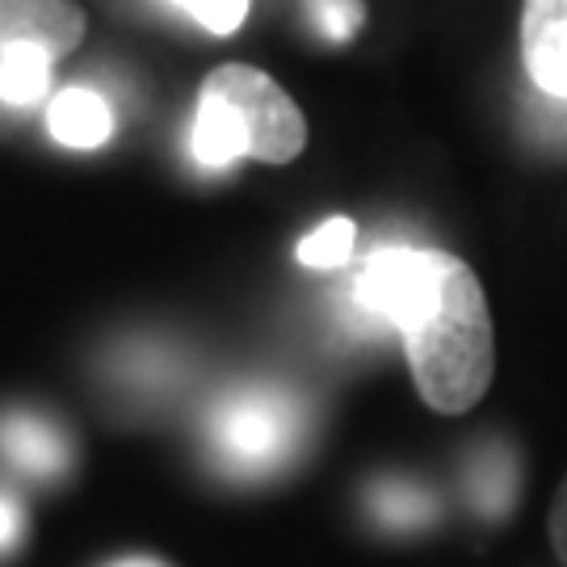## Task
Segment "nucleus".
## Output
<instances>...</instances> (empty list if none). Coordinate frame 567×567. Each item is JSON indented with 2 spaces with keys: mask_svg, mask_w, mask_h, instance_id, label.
I'll return each instance as SVG.
<instances>
[{
  "mask_svg": "<svg viewBox=\"0 0 567 567\" xmlns=\"http://www.w3.org/2000/svg\"><path fill=\"white\" fill-rule=\"evenodd\" d=\"M416 391L433 412L463 416L480 404L496 374V332L475 269L446 252L437 299L400 332Z\"/></svg>",
  "mask_w": 567,
  "mask_h": 567,
  "instance_id": "obj_1",
  "label": "nucleus"
},
{
  "mask_svg": "<svg viewBox=\"0 0 567 567\" xmlns=\"http://www.w3.org/2000/svg\"><path fill=\"white\" fill-rule=\"evenodd\" d=\"M210 454L236 480H269L299 458L307 442V408L286 386H236L206 421Z\"/></svg>",
  "mask_w": 567,
  "mask_h": 567,
  "instance_id": "obj_2",
  "label": "nucleus"
},
{
  "mask_svg": "<svg viewBox=\"0 0 567 567\" xmlns=\"http://www.w3.org/2000/svg\"><path fill=\"white\" fill-rule=\"evenodd\" d=\"M215 105H224L231 122L240 126L244 147L252 161L290 164L307 143V122L295 97L274 76L248 63H224L203 81V93Z\"/></svg>",
  "mask_w": 567,
  "mask_h": 567,
  "instance_id": "obj_3",
  "label": "nucleus"
},
{
  "mask_svg": "<svg viewBox=\"0 0 567 567\" xmlns=\"http://www.w3.org/2000/svg\"><path fill=\"white\" fill-rule=\"evenodd\" d=\"M442 269H446V252H437V248L386 244L362 265V274L353 282V303L362 307L365 316L408 332L437 299Z\"/></svg>",
  "mask_w": 567,
  "mask_h": 567,
  "instance_id": "obj_4",
  "label": "nucleus"
},
{
  "mask_svg": "<svg viewBox=\"0 0 567 567\" xmlns=\"http://www.w3.org/2000/svg\"><path fill=\"white\" fill-rule=\"evenodd\" d=\"M84 39V9L76 0H0V51L39 47L51 60L72 55Z\"/></svg>",
  "mask_w": 567,
  "mask_h": 567,
  "instance_id": "obj_5",
  "label": "nucleus"
},
{
  "mask_svg": "<svg viewBox=\"0 0 567 567\" xmlns=\"http://www.w3.org/2000/svg\"><path fill=\"white\" fill-rule=\"evenodd\" d=\"M522 63L543 97L567 102V0L522 4Z\"/></svg>",
  "mask_w": 567,
  "mask_h": 567,
  "instance_id": "obj_6",
  "label": "nucleus"
},
{
  "mask_svg": "<svg viewBox=\"0 0 567 567\" xmlns=\"http://www.w3.org/2000/svg\"><path fill=\"white\" fill-rule=\"evenodd\" d=\"M0 458L30 480H60L72 466V442L51 416L4 412L0 416Z\"/></svg>",
  "mask_w": 567,
  "mask_h": 567,
  "instance_id": "obj_7",
  "label": "nucleus"
},
{
  "mask_svg": "<svg viewBox=\"0 0 567 567\" xmlns=\"http://www.w3.org/2000/svg\"><path fill=\"white\" fill-rule=\"evenodd\" d=\"M47 131L63 147H102L114 135V110L93 89H63L47 105Z\"/></svg>",
  "mask_w": 567,
  "mask_h": 567,
  "instance_id": "obj_8",
  "label": "nucleus"
},
{
  "mask_svg": "<svg viewBox=\"0 0 567 567\" xmlns=\"http://www.w3.org/2000/svg\"><path fill=\"white\" fill-rule=\"evenodd\" d=\"M365 505L379 526L395 534H412L437 522V496L416 480H374L365 492Z\"/></svg>",
  "mask_w": 567,
  "mask_h": 567,
  "instance_id": "obj_9",
  "label": "nucleus"
},
{
  "mask_svg": "<svg viewBox=\"0 0 567 567\" xmlns=\"http://www.w3.org/2000/svg\"><path fill=\"white\" fill-rule=\"evenodd\" d=\"M189 147L203 168H227L240 156H248L240 126L231 122L224 105H215L210 97H198V114H194V131H189Z\"/></svg>",
  "mask_w": 567,
  "mask_h": 567,
  "instance_id": "obj_10",
  "label": "nucleus"
},
{
  "mask_svg": "<svg viewBox=\"0 0 567 567\" xmlns=\"http://www.w3.org/2000/svg\"><path fill=\"white\" fill-rule=\"evenodd\" d=\"M51 55L39 47H4L0 51V102L4 105H34L51 89Z\"/></svg>",
  "mask_w": 567,
  "mask_h": 567,
  "instance_id": "obj_11",
  "label": "nucleus"
},
{
  "mask_svg": "<svg viewBox=\"0 0 567 567\" xmlns=\"http://www.w3.org/2000/svg\"><path fill=\"white\" fill-rule=\"evenodd\" d=\"M513 496H517L513 463L505 454H480L471 463V501H475V508H484L487 517H501Z\"/></svg>",
  "mask_w": 567,
  "mask_h": 567,
  "instance_id": "obj_12",
  "label": "nucleus"
},
{
  "mask_svg": "<svg viewBox=\"0 0 567 567\" xmlns=\"http://www.w3.org/2000/svg\"><path fill=\"white\" fill-rule=\"evenodd\" d=\"M353 240H358L353 219L332 215V219H324V224L299 244V261H303L307 269H341V265L349 261V252H353Z\"/></svg>",
  "mask_w": 567,
  "mask_h": 567,
  "instance_id": "obj_13",
  "label": "nucleus"
},
{
  "mask_svg": "<svg viewBox=\"0 0 567 567\" xmlns=\"http://www.w3.org/2000/svg\"><path fill=\"white\" fill-rule=\"evenodd\" d=\"M210 34H236L248 18V0H173Z\"/></svg>",
  "mask_w": 567,
  "mask_h": 567,
  "instance_id": "obj_14",
  "label": "nucleus"
},
{
  "mask_svg": "<svg viewBox=\"0 0 567 567\" xmlns=\"http://www.w3.org/2000/svg\"><path fill=\"white\" fill-rule=\"evenodd\" d=\"M365 21L362 0H316V30L328 42H349Z\"/></svg>",
  "mask_w": 567,
  "mask_h": 567,
  "instance_id": "obj_15",
  "label": "nucleus"
},
{
  "mask_svg": "<svg viewBox=\"0 0 567 567\" xmlns=\"http://www.w3.org/2000/svg\"><path fill=\"white\" fill-rule=\"evenodd\" d=\"M25 534V508H21L18 492L0 487V555H13Z\"/></svg>",
  "mask_w": 567,
  "mask_h": 567,
  "instance_id": "obj_16",
  "label": "nucleus"
},
{
  "mask_svg": "<svg viewBox=\"0 0 567 567\" xmlns=\"http://www.w3.org/2000/svg\"><path fill=\"white\" fill-rule=\"evenodd\" d=\"M550 547L559 555V564L567 567V480L559 484V496L550 505Z\"/></svg>",
  "mask_w": 567,
  "mask_h": 567,
  "instance_id": "obj_17",
  "label": "nucleus"
},
{
  "mask_svg": "<svg viewBox=\"0 0 567 567\" xmlns=\"http://www.w3.org/2000/svg\"><path fill=\"white\" fill-rule=\"evenodd\" d=\"M110 567H168V564L152 559V555H122V559H114Z\"/></svg>",
  "mask_w": 567,
  "mask_h": 567,
  "instance_id": "obj_18",
  "label": "nucleus"
}]
</instances>
